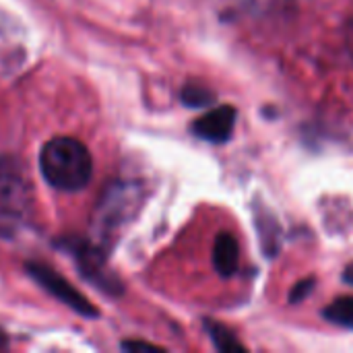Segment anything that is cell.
Wrapping results in <instances>:
<instances>
[{
  "label": "cell",
  "mask_w": 353,
  "mask_h": 353,
  "mask_svg": "<svg viewBox=\"0 0 353 353\" xmlns=\"http://www.w3.org/2000/svg\"><path fill=\"white\" fill-rule=\"evenodd\" d=\"M29 194V184L25 180V172L21 163L12 157L0 159V205L19 211Z\"/></svg>",
  "instance_id": "cell-4"
},
{
  "label": "cell",
  "mask_w": 353,
  "mask_h": 353,
  "mask_svg": "<svg viewBox=\"0 0 353 353\" xmlns=\"http://www.w3.org/2000/svg\"><path fill=\"white\" fill-rule=\"evenodd\" d=\"M25 269L50 296H54L58 302H62L77 314L87 316V319H95L99 314V310L81 292H77L64 277H60L54 269H50L41 263H27Z\"/></svg>",
  "instance_id": "cell-2"
},
{
  "label": "cell",
  "mask_w": 353,
  "mask_h": 353,
  "mask_svg": "<svg viewBox=\"0 0 353 353\" xmlns=\"http://www.w3.org/2000/svg\"><path fill=\"white\" fill-rule=\"evenodd\" d=\"M122 350H128V352H161V347L145 343V341H124Z\"/></svg>",
  "instance_id": "cell-10"
},
{
  "label": "cell",
  "mask_w": 353,
  "mask_h": 353,
  "mask_svg": "<svg viewBox=\"0 0 353 353\" xmlns=\"http://www.w3.org/2000/svg\"><path fill=\"white\" fill-rule=\"evenodd\" d=\"M347 46H350V50H352V56H353V21L347 25Z\"/></svg>",
  "instance_id": "cell-12"
},
{
  "label": "cell",
  "mask_w": 353,
  "mask_h": 353,
  "mask_svg": "<svg viewBox=\"0 0 353 353\" xmlns=\"http://www.w3.org/2000/svg\"><path fill=\"white\" fill-rule=\"evenodd\" d=\"M343 281H345L347 285H352L353 288V263L345 267V271H343Z\"/></svg>",
  "instance_id": "cell-11"
},
{
  "label": "cell",
  "mask_w": 353,
  "mask_h": 353,
  "mask_svg": "<svg viewBox=\"0 0 353 353\" xmlns=\"http://www.w3.org/2000/svg\"><path fill=\"white\" fill-rule=\"evenodd\" d=\"M203 327H205V331H207V335H209V339L213 341V345H215V350L217 352H223V353H244L246 352V347L240 343V339L225 327V325H221V323H217V321H211V319H205V323H203Z\"/></svg>",
  "instance_id": "cell-6"
},
{
  "label": "cell",
  "mask_w": 353,
  "mask_h": 353,
  "mask_svg": "<svg viewBox=\"0 0 353 353\" xmlns=\"http://www.w3.org/2000/svg\"><path fill=\"white\" fill-rule=\"evenodd\" d=\"M182 103L188 105V108H209L215 103V93L203 85H196V83H188L184 85L182 89V95H180Z\"/></svg>",
  "instance_id": "cell-8"
},
{
  "label": "cell",
  "mask_w": 353,
  "mask_h": 353,
  "mask_svg": "<svg viewBox=\"0 0 353 353\" xmlns=\"http://www.w3.org/2000/svg\"><path fill=\"white\" fill-rule=\"evenodd\" d=\"M323 319L335 327L353 331V296H341V298L333 300L323 310Z\"/></svg>",
  "instance_id": "cell-7"
},
{
  "label": "cell",
  "mask_w": 353,
  "mask_h": 353,
  "mask_svg": "<svg viewBox=\"0 0 353 353\" xmlns=\"http://www.w3.org/2000/svg\"><path fill=\"white\" fill-rule=\"evenodd\" d=\"M238 261H240V250L238 242L232 234H219L213 244V267L215 271L223 277L230 279L238 271Z\"/></svg>",
  "instance_id": "cell-5"
},
{
  "label": "cell",
  "mask_w": 353,
  "mask_h": 353,
  "mask_svg": "<svg viewBox=\"0 0 353 353\" xmlns=\"http://www.w3.org/2000/svg\"><path fill=\"white\" fill-rule=\"evenodd\" d=\"M314 285H316V279L314 277H308V279H304V281H298L294 288H292V292H290V304H298V302H302V300H306L312 292H314Z\"/></svg>",
  "instance_id": "cell-9"
},
{
  "label": "cell",
  "mask_w": 353,
  "mask_h": 353,
  "mask_svg": "<svg viewBox=\"0 0 353 353\" xmlns=\"http://www.w3.org/2000/svg\"><path fill=\"white\" fill-rule=\"evenodd\" d=\"M39 172L52 188L77 192L91 182L93 157L79 139L54 137L39 151Z\"/></svg>",
  "instance_id": "cell-1"
},
{
  "label": "cell",
  "mask_w": 353,
  "mask_h": 353,
  "mask_svg": "<svg viewBox=\"0 0 353 353\" xmlns=\"http://www.w3.org/2000/svg\"><path fill=\"white\" fill-rule=\"evenodd\" d=\"M236 120H238V110L234 105L230 103L217 105L192 122V134L199 137L201 141L221 145L232 139Z\"/></svg>",
  "instance_id": "cell-3"
}]
</instances>
